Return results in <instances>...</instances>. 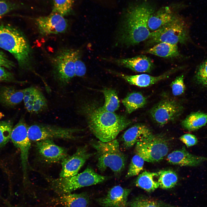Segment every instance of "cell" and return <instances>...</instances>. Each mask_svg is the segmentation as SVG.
<instances>
[{"label":"cell","mask_w":207,"mask_h":207,"mask_svg":"<svg viewBox=\"0 0 207 207\" xmlns=\"http://www.w3.org/2000/svg\"><path fill=\"white\" fill-rule=\"evenodd\" d=\"M154 12L152 7L145 3L129 9L119 30L118 40L120 43L130 46L147 40L151 33L147 26L148 20Z\"/></svg>","instance_id":"6da1fadb"},{"label":"cell","mask_w":207,"mask_h":207,"mask_svg":"<svg viewBox=\"0 0 207 207\" xmlns=\"http://www.w3.org/2000/svg\"><path fill=\"white\" fill-rule=\"evenodd\" d=\"M86 110L90 131L103 142L116 139L119 133L132 122L125 116L105 111L101 107L91 106Z\"/></svg>","instance_id":"7a4b0ae2"},{"label":"cell","mask_w":207,"mask_h":207,"mask_svg":"<svg viewBox=\"0 0 207 207\" xmlns=\"http://www.w3.org/2000/svg\"><path fill=\"white\" fill-rule=\"evenodd\" d=\"M0 47L10 53L23 70L36 72L32 67V50L25 35L8 24H0Z\"/></svg>","instance_id":"3957f363"},{"label":"cell","mask_w":207,"mask_h":207,"mask_svg":"<svg viewBox=\"0 0 207 207\" xmlns=\"http://www.w3.org/2000/svg\"><path fill=\"white\" fill-rule=\"evenodd\" d=\"M90 144L96 151L99 170L103 172L109 168L115 175L119 176L125 168L126 157L120 150L118 141L116 139L108 142L92 140Z\"/></svg>","instance_id":"277c9868"},{"label":"cell","mask_w":207,"mask_h":207,"mask_svg":"<svg viewBox=\"0 0 207 207\" xmlns=\"http://www.w3.org/2000/svg\"><path fill=\"white\" fill-rule=\"evenodd\" d=\"M108 177L96 173L93 168L88 166L83 172L74 176L53 179L51 184L56 193L62 195L71 193L82 187L100 183Z\"/></svg>","instance_id":"5b68a950"},{"label":"cell","mask_w":207,"mask_h":207,"mask_svg":"<svg viewBox=\"0 0 207 207\" xmlns=\"http://www.w3.org/2000/svg\"><path fill=\"white\" fill-rule=\"evenodd\" d=\"M79 52L78 50L62 48L52 57L54 78L60 87H66L75 76V61Z\"/></svg>","instance_id":"8992f818"},{"label":"cell","mask_w":207,"mask_h":207,"mask_svg":"<svg viewBox=\"0 0 207 207\" xmlns=\"http://www.w3.org/2000/svg\"><path fill=\"white\" fill-rule=\"evenodd\" d=\"M188 38L185 22L181 18L176 16L170 22L151 32L147 40L148 44L151 45L163 42L177 45L184 43Z\"/></svg>","instance_id":"52a82bcc"},{"label":"cell","mask_w":207,"mask_h":207,"mask_svg":"<svg viewBox=\"0 0 207 207\" xmlns=\"http://www.w3.org/2000/svg\"><path fill=\"white\" fill-rule=\"evenodd\" d=\"M169 145L166 138L153 134L138 142L135 152L146 162H155L162 160L167 155Z\"/></svg>","instance_id":"ba28073f"},{"label":"cell","mask_w":207,"mask_h":207,"mask_svg":"<svg viewBox=\"0 0 207 207\" xmlns=\"http://www.w3.org/2000/svg\"><path fill=\"white\" fill-rule=\"evenodd\" d=\"M80 131L77 128L37 123L28 126V133L31 141L37 142L48 139H75L76 133Z\"/></svg>","instance_id":"9c48e42d"},{"label":"cell","mask_w":207,"mask_h":207,"mask_svg":"<svg viewBox=\"0 0 207 207\" xmlns=\"http://www.w3.org/2000/svg\"><path fill=\"white\" fill-rule=\"evenodd\" d=\"M28 126L24 118L21 117L13 127L10 137L13 143L20 152L23 178L25 181L28 178V155L31 146V140L28 135Z\"/></svg>","instance_id":"30bf717a"},{"label":"cell","mask_w":207,"mask_h":207,"mask_svg":"<svg viewBox=\"0 0 207 207\" xmlns=\"http://www.w3.org/2000/svg\"><path fill=\"white\" fill-rule=\"evenodd\" d=\"M184 107L179 102L171 99H165L151 109L150 115L158 125H164L177 119L183 113Z\"/></svg>","instance_id":"8fae6325"},{"label":"cell","mask_w":207,"mask_h":207,"mask_svg":"<svg viewBox=\"0 0 207 207\" xmlns=\"http://www.w3.org/2000/svg\"><path fill=\"white\" fill-rule=\"evenodd\" d=\"M34 21L39 32L43 36L64 33L68 26L64 16L57 13L51 12L48 16L37 17Z\"/></svg>","instance_id":"7c38bea8"},{"label":"cell","mask_w":207,"mask_h":207,"mask_svg":"<svg viewBox=\"0 0 207 207\" xmlns=\"http://www.w3.org/2000/svg\"><path fill=\"white\" fill-rule=\"evenodd\" d=\"M93 155V154L89 152L86 145L79 147L73 154L68 156L62 161L60 177H70L77 175L85 162Z\"/></svg>","instance_id":"4fadbf2b"},{"label":"cell","mask_w":207,"mask_h":207,"mask_svg":"<svg viewBox=\"0 0 207 207\" xmlns=\"http://www.w3.org/2000/svg\"><path fill=\"white\" fill-rule=\"evenodd\" d=\"M36 147L41 158L48 163H54L62 161L68 156L66 149L57 145L51 139L37 141Z\"/></svg>","instance_id":"5bb4252c"},{"label":"cell","mask_w":207,"mask_h":207,"mask_svg":"<svg viewBox=\"0 0 207 207\" xmlns=\"http://www.w3.org/2000/svg\"><path fill=\"white\" fill-rule=\"evenodd\" d=\"M23 89V101L25 108L28 112L37 114L47 110V100L40 90L33 87Z\"/></svg>","instance_id":"9a60e30c"},{"label":"cell","mask_w":207,"mask_h":207,"mask_svg":"<svg viewBox=\"0 0 207 207\" xmlns=\"http://www.w3.org/2000/svg\"><path fill=\"white\" fill-rule=\"evenodd\" d=\"M131 192L130 189L115 186L108 191L106 195L97 199V201L104 207H127L128 198Z\"/></svg>","instance_id":"2e32d148"},{"label":"cell","mask_w":207,"mask_h":207,"mask_svg":"<svg viewBox=\"0 0 207 207\" xmlns=\"http://www.w3.org/2000/svg\"><path fill=\"white\" fill-rule=\"evenodd\" d=\"M170 164L181 166H196L207 160V157L197 156L189 153L185 147L174 150L167 157Z\"/></svg>","instance_id":"e0dca14e"},{"label":"cell","mask_w":207,"mask_h":207,"mask_svg":"<svg viewBox=\"0 0 207 207\" xmlns=\"http://www.w3.org/2000/svg\"><path fill=\"white\" fill-rule=\"evenodd\" d=\"M179 69V67L172 68L160 75L156 76L146 74L130 75L120 73L116 74L131 85L140 87H146L168 78Z\"/></svg>","instance_id":"ac0fdd59"},{"label":"cell","mask_w":207,"mask_h":207,"mask_svg":"<svg viewBox=\"0 0 207 207\" xmlns=\"http://www.w3.org/2000/svg\"><path fill=\"white\" fill-rule=\"evenodd\" d=\"M153 134L146 126L142 124H136L124 132L122 136L121 141L124 148L128 149Z\"/></svg>","instance_id":"d6986e66"},{"label":"cell","mask_w":207,"mask_h":207,"mask_svg":"<svg viewBox=\"0 0 207 207\" xmlns=\"http://www.w3.org/2000/svg\"><path fill=\"white\" fill-rule=\"evenodd\" d=\"M114 62L119 66L138 72L150 73L154 67L152 60L143 55L131 58L116 59Z\"/></svg>","instance_id":"ffe728a7"},{"label":"cell","mask_w":207,"mask_h":207,"mask_svg":"<svg viewBox=\"0 0 207 207\" xmlns=\"http://www.w3.org/2000/svg\"><path fill=\"white\" fill-rule=\"evenodd\" d=\"M23 97L24 89L9 85L0 87V104L5 107H14L23 100Z\"/></svg>","instance_id":"44dd1931"},{"label":"cell","mask_w":207,"mask_h":207,"mask_svg":"<svg viewBox=\"0 0 207 207\" xmlns=\"http://www.w3.org/2000/svg\"><path fill=\"white\" fill-rule=\"evenodd\" d=\"M176 16L169 7H164L150 15L148 28L150 32L156 30L171 22Z\"/></svg>","instance_id":"7402d4cb"},{"label":"cell","mask_w":207,"mask_h":207,"mask_svg":"<svg viewBox=\"0 0 207 207\" xmlns=\"http://www.w3.org/2000/svg\"><path fill=\"white\" fill-rule=\"evenodd\" d=\"M57 202L65 207H86L89 202L87 193H71L62 195L58 198Z\"/></svg>","instance_id":"603a6c76"},{"label":"cell","mask_w":207,"mask_h":207,"mask_svg":"<svg viewBox=\"0 0 207 207\" xmlns=\"http://www.w3.org/2000/svg\"><path fill=\"white\" fill-rule=\"evenodd\" d=\"M145 53L165 58L177 57L179 55L177 45L164 42L155 45L146 50Z\"/></svg>","instance_id":"cb8c5ba5"},{"label":"cell","mask_w":207,"mask_h":207,"mask_svg":"<svg viewBox=\"0 0 207 207\" xmlns=\"http://www.w3.org/2000/svg\"><path fill=\"white\" fill-rule=\"evenodd\" d=\"M207 123V113L201 112L191 113L181 122L182 127L189 131L196 130Z\"/></svg>","instance_id":"d4e9b609"},{"label":"cell","mask_w":207,"mask_h":207,"mask_svg":"<svg viewBox=\"0 0 207 207\" xmlns=\"http://www.w3.org/2000/svg\"><path fill=\"white\" fill-rule=\"evenodd\" d=\"M158 177V172L145 171L138 176L135 181L136 185L148 192L153 191L159 187L158 180L155 179Z\"/></svg>","instance_id":"484cf974"},{"label":"cell","mask_w":207,"mask_h":207,"mask_svg":"<svg viewBox=\"0 0 207 207\" xmlns=\"http://www.w3.org/2000/svg\"><path fill=\"white\" fill-rule=\"evenodd\" d=\"M126 112L132 113L143 107L146 104V98L140 92H133L128 94L122 100Z\"/></svg>","instance_id":"4316f807"},{"label":"cell","mask_w":207,"mask_h":207,"mask_svg":"<svg viewBox=\"0 0 207 207\" xmlns=\"http://www.w3.org/2000/svg\"><path fill=\"white\" fill-rule=\"evenodd\" d=\"M129 207H174L161 201L147 197L139 196L128 203Z\"/></svg>","instance_id":"83f0119b"},{"label":"cell","mask_w":207,"mask_h":207,"mask_svg":"<svg viewBox=\"0 0 207 207\" xmlns=\"http://www.w3.org/2000/svg\"><path fill=\"white\" fill-rule=\"evenodd\" d=\"M105 97V102L101 107L107 111L114 112L120 106L119 100L116 91L112 89L106 88L103 91Z\"/></svg>","instance_id":"f1b7e54d"},{"label":"cell","mask_w":207,"mask_h":207,"mask_svg":"<svg viewBox=\"0 0 207 207\" xmlns=\"http://www.w3.org/2000/svg\"><path fill=\"white\" fill-rule=\"evenodd\" d=\"M158 182L159 187L163 189L174 187L177 184L178 178L177 174L171 170H160L158 172Z\"/></svg>","instance_id":"f546056e"},{"label":"cell","mask_w":207,"mask_h":207,"mask_svg":"<svg viewBox=\"0 0 207 207\" xmlns=\"http://www.w3.org/2000/svg\"><path fill=\"white\" fill-rule=\"evenodd\" d=\"M13 127V122L11 120L0 121V147L5 145L10 139Z\"/></svg>","instance_id":"4dcf8cb0"},{"label":"cell","mask_w":207,"mask_h":207,"mask_svg":"<svg viewBox=\"0 0 207 207\" xmlns=\"http://www.w3.org/2000/svg\"><path fill=\"white\" fill-rule=\"evenodd\" d=\"M53 1L52 12L58 13L64 16L70 12L74 0H53Z\"/></svg>","instance_id":"1f68e13d"},{"label":"cell","mask_w":207,"mask_h":207,"mask_svg":"<svg viewBox=\"0 0 207 207\" xmlns=\"http://www.w3.org/2000/svg\"><path fill=\"white\" fill-rule=\"evenodd\" d=\"M144 161L141 157L135 154L131 160L126 177H130L139 175L143 169Z\"/></svg>","instance_id":"d6a6232c"},{"label":"cell","mask_w":207,"mask_h":207,"mask_svg":"<svg viewBox=\"0 0 207 207\" xmlns=\"http://www.w3.org/2000/svg\"><path fill=\"white\" fill-rule=\"evenodd\" d=\"M195 76L198 84L207 87V59L198 67Z\"/></svg>","instance_id":"836d02e7"},{"label":"cell","mask_w":207,"mask_h":207,"mask_svg":"<svg viewBox=\"0 0 207 207\" xmlns=\"http://www.w3.org/2000/svg\"><path fill=\"white\" fill-rule=\"evenodd\" d=\"M170 85L173 95L177 96L183 94L185 89L183 76L181 75L177 77Z\"/></svg>","instance_id":"e575fe53"},{"label":"cell","mask_w":207,"mask_h":207,"mask_svg":"<svg viewBox=\"0 0 207 207\" xmlns=\"http://www.w3.org/2000/svg\"><path fill=\"white\" fill-rule=\"evenodd\" d=\"M11 83L18 84L27 83L25 81H20L16 80L14 74L5 68L0 66V83Z\"/></svg>","instance_id":"d590c367"},{"label":"cell","mask_w":207,"mask_h":207,"mask_svg":"<svg viewBox=\"0 0 207 207\" xmlns=\"http://www.w3.org/2000/svg\"><path fill=\"white\" fill-rule=\"evenodd\" d=\"M18 7L16 4L8 0H0V19Z\"/></svg>","instance_id":"8d00e7d4"},{"label":"cell","mask_w":207,"mask_h":207,"mask_svg":"<svg viewBox=\"0 0 207 207\" xmlns=\"http://www.w3.org/2000/svg\"><path fill=\"white\" fill-rule=\"evenodd\" d=\"M79 52L76 56L75 61V76L83 77L85 74L86 72V66L81 60Z\"/></svg>","instance_id":"74e56055"},{"label":"cell","mask_w":207,"mask_h":207,"mask_svg":"<svg viewBox=\"0 0 207 207\" xmlns=\"http://www.w3.org/2000/svg\"><path fill=\"white\" fill-rule=\"evenodd\" d=\"M180 140L184 143L187 147L196 145L198 140L196 137L192 134L187 133L183 135L179 138Z\"/></svg>","instance_id":"f35d334b"},{"label":"cell","mask_w":207,"mask_h":207,"mask_svg":"<svg viewBox=\"0 0 207 207\" xmlns=\"http://www.w3.org/2000/svg\"><path fill=\"white\" fill-rule=\"evenodd\" d=\"M0 66L5 68L11 69L15 67V64L9 59L6 55L0 50Z\"/></svg>","instance_id":"ab89813d"},{"label":"cell","mask_w":207,"mask_h":207,"mask_svg":"<svg viewBox=\"0 0 207 207\" xmlns=\"http://www.w3.org/2000/svg\"><path fill=\"white\" fill-rule=\"evenodd\" d=\"M15 207V206H12V207Z\"/></svg>","instance_id":"60d3db41"},{"label":"cell","mask_w":207,"mask_h":207,"mask_svg":"<svg viewBox=\"0 0 207 207\" xmlns=\"http://www.w3.org/2000/svg\"></svg>","instance_id":"b9f144b4"}]
</instances>
